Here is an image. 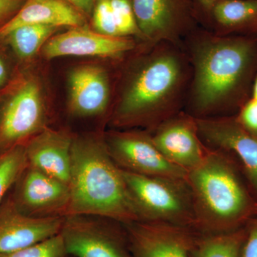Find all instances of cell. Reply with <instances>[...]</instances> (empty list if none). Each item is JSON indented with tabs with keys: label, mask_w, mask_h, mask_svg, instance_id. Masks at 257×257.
Listing matches in <instances>:
<instances>
[{
	"label": "cell",
	"mask_w": 257,
	"mask_h": 257,
	"mask_svg": "<svg viewBox=\"0 0 257 257\" xmlns=\"http://www.w3.org/2000/svg\"><path fill=\"white\" fill-rule=\"evenodd\" d=\"M110 95L109 76L101 67L82 66L69 74V108L75 116L103 114L109 106Z\"/></svg>",
	"instance_id": "obj_17"
},
{
	"label": "cell",
	"mask_w": 257,
	"mask_h": 257,
	"mask_svg": "<svg viewBox=\"0 0 257 257\" xmlns=\"http://www.w3.org/2000/svg\"><path fill=\"white\" fill-rule=\"evenodd\" d=\"M121 172L141 221L165 223L194 229V206L187 179L140 175L122 170Z\"/></svg>",
	"instance_id": "obj_5"
},
{
	"label": "cell",
	"mask_w": 257,
	"mask_h": 257,
	"mask_svg": "<svg viewBox=\"0 0 257 257\" xmlns=\"http://www.w3.org/2000/svg\"><path fill=\"white\" fill-rule=\"evenodd\" d=\"M182 46L192 67L184 111L197 119L237 114L251 97L257 35H219L199 27Z\"/></svg>",
	"instance_id": "obj_1"
},
{
	"label": "cell",
	"mask_w": 257,
	"mask_h": 257,
	"mask_svg": "<svg viewBox=\"0 0 257 257\" xmlns=\"http://www.w3.org/2000/svg\"><path fill=\"white\" fill-rule=\"evenodd\" d=\"M64 216L35 217L20 212L7 195L0 204V255L60 234Z\"/></svg>",
	"instance_id": "obj_14"
},
{
	"label": "cell",
	"mask_w": 257,
	"mask_h": 257,
	"mask_svg": "<svg viewBox=\"0 0 257 257\" xmlns=\"http://www.w3.org/2000/svg\"><path fill=\"white\" fill-rule=\"evenodd\" d=\"M144 42L183 45L200 27L192 0H131Z\"/></svg>",
	"instance_id": "obj_6"
},
{
	"label": "cell",
	"mask_w": 257,
	"mask_h": 257,
	"mask_svg": "<svg viewBox=\"0 0 257 257\" xmlns=\"http://www.w3.org/2000/svg\"><path fill=\"white\" fill-rule=\"evenodd\" d=\"M136 47V42L130 37L106 36L82 25L52 37L42 52L47 59L65 56L122 59Z\"/></svg>",
	"instance_id": "obj_13"
},
{
	"label": "cell",
	"mask_w": 257,
	"mask_h": 257,
	"mask_svg": "<svg viewBox=\"0 0 257 257\" xmlns=\"http://www.w3.org/2000/svg\"><path fill=\"white\" fill-rule=\"evenodd\" d=\"M115 20L121 37H137L144 42L134 13L131 0H110ZM145 43V42H144Z\"/></svg>",
	"instance_id": "obj_24"
},
{
	"label": "cell",
	"mask_w": 257,
	"mask_h": 257,
	"mask_svg": "<svg viewBox=\"0 0 257 257\" xmlns=\"http://www.w3.org/2000/svg\"><path fill=\"white\" fill-rule=\"evenodd\" d=\"M245 234L246 226L219 234L198 233L191 257H239Z\"/></svg>",
	"instance_id": "obj_20"
},
{
	"label": "cell",
	"mask_w": 257,
	"mask_h": 257,
	"mask_svg": "<svg viewBox=\"0 0 257 257\" xmlns=\"http://www.w3.org/2000/svg\"><path fill=\"white\" fill-rule=\"evenodd\" d=\"M46 111L37 83L28 81L0 111V153L30 139L45 128Z\"/></svg>",
	"instance_id": "obj_8"
},
{
	"label": "cell",
	"mask_w": 257,
	"mask_h": 257,
	"mask_svg": "<svg viewBox=\"0 0 257 257\" xmlns=\"http://www.w3.org/2000/svg\"><path fill=\"white\" fill-rule=\"evenodd\" d=\"M7 79V69L4 62L0 58V86L3 85Z\"/></svg>",
	"instance_id": "obj_31"
},
{
	"label": "cell",
	"mask_w": 257,
	"mask_h": 257,
	"mask_svg": "<svg viewBox=\"0 0 257 257\" xmlns=\"http://www.w3.org/2000/svg\"><path fill=\"white\" fill-rule=\"evenodd\" d=\"M150 133L165 158L187 172L200 165L209 152L199 136L196 118L184 111L166 120Z\"/></svg>",
	"instance_id": "obj_10"
},
{
	"label": "cell",
	"mask_w": 257,
	"mask_h": 257,
	"mask_svg": "<svg viewBox=\"0 0 257 257\" xmlns=\"http://www.w3.org/2000/svg\"><path fill=\"white\" fill-rule=\"evenodd\" d=\"M124 225L134 257H191L199 233L192 228L152 221Z\"/></svg>",
	"instance_id": "obj_12"
},
{
	"label": "cell",
	"mask_w": 257,
	"mask_h": 257,
	"mask_svg": "<svg viewBox=\"0 0 257 257\" xmlns=\"http://www.w3.org/2000/svg\"><path fill=\"white\" fill-rule=\"evenodd\" d=\"M251 97L257 99V72L255 76L254 81H253L252 92H251Z\"/></svg>",
	"instance_id": "obj_32"
},
{
	"label": "cell",
	"mask_w": 257,
	"mask_h": 257,
	"mask_svg": "<svg viewBox=\"0 0 257 257\" xmlns=\"http://www.w3.org/2000/svg\"><path fill=\"white\" fill-rule=\"evenodd\" d=\"M8 193L20 212L35 217L64 216L70 198L68 184L28 165Z\"/></svg>",
	"instance_id": "obj_9"
},
{
	"label": "cell",
	"mask_w": 257,
	"mask_h": 257,
	"mask_svg": "<svg viewBox=\"0 0 257 257\" xmlns=\"http://www.w3.org/2000/svg\"><path fill=\"white\" fill-rule=\"evenodd\" d=\"M195 224L200 234L229 232L257 216V197L236 157L209 148L205 159L189 171Z\"/></svg>",
	"instance_id": "obj_3"
},
{
	"label": "cell",
	"mask_w": 257,
	"mask_h": 257,
	"mask_svg": "<svg viewBox=\"0 0 257 257\" xmlns=\"http://www.w3.org/2000/svg\"><path fill=\"white\" fill-rule=\"evenodd\" d=\"M22 0H0V19L18 9Z\"/></svg>",
	"instance_id": "obj_30"
},
{
	"label": "cell",
	"mask_w": 257,
	"mask_h": 257,
	"mask_svg": "<svg viewBox=\"0 0 257 257\" xmlns=\"http://www.w3.org/2000/svg\"><path fill=\"white\" fill-rule=\"evenodd\" d=\"M60 234L68 255L75 257H128L116 236L85 216H64Z\"/></svg>",
	"instance_id": "obj_15"
},
{
	"label": "cell",
	"mask_w": 257,
	"mask_h": 257,
	"mask_svg": "<svg viewBox=\"0 0 257 257\" xmlns=\"http://www.w3.org/2000/svg\"><path fill=\"white\" fill-rule=\"evenodd\" d=\"M204 29L219 35H257V0H219Z\"/></svg>",
	"instance_id": "obj_19"
},
{
	"label": "cell",
	"mask_w": 257,
	"mask_h": 257,
	"mask_svg": "<svg viewBox=\"0 0 257 257\" xmlns=\"http://www.w3.org/2000/svg\"><path fill=\"white\" fill-rule=\"evenodd\" d=\"M73 140L67 132L44 128L25 145L28 165L69 185Z\"/></svg>",
	"instance_id": "obj_16"
},
{
	"label": "cell",
	"mask_w": 257,
	"mask_h": 257,
	"mask_svg": "<svg viewBox=\"0 0 257 257\" xmlns=\"http://www.w3.org/2000/svg\"><path fill=\"white\" fill-rule=\"evenodd\" d=\"M196 121L203 143L236 157L257 197V137L246 132L234 116L196 118Z\"/></svg>",
	"instance_id": "obj_11"
},
{
	"label": "cell",
	"mask_w": 257,
	"mask_h": 257,
	"mask_svg": "<svg viewBox=\"0 0 257 257\" xmlns=\"http://www.w3.org/2000/svg\"><path fill=\"white\" fill-rule=\"evenodd\" d=\"M218 1L219 0H192L198 22L202 28H205L211 11Z\"/></svg>",
	"instance_id": "obj_28"
},
{
	"label": "cell",
	"mask_w": 257,
	"mask_h": 257,
	"mask_svg": "<svg viewBox=\"0 0 257 257\" xmlns=\"http://www.w3.org/2000/svg\"><path fill=\"white\" fill-rule=\"evenodd\" d=\"M57 28L49 25H24L15 29L6 38L17 55L22 59H29L37 53Z\"/></svg>",
	"instance_id": "obj_21"
},
{
	"label": "cell",
	"mask_w": 257,
	"mask_h": 257,
	"mask_svg": "<svg viewBox=\"0 0 257 257\" xmlns=\"http://www.w3.org/2000/svg\"><path fill=\"white\" fill-rule=\"evenodd\" d=\"M63 238L60 234L28 247L0 255V257H67Z\"/></svg>",
	"instance_id": "obj_23"
},
{
	"label": "cell",
	"mask_w": 257,
	"mask_h": 257,
	"mask_svg": "<svg viewBox=\"0 0 257 257\" xmlns=\"http://www.w3.org/2000/svg\"><path fill=\"white\" fill-rule=\"evenodd\" d=\"M146 53L128 72L112 113L117 127L145 126L148 131L184 111L192 67L183 46L147 44Z\"/></svg>",
	"instance_id": "obj_2"
},
{
	"label": "cell",
	"mask_w": 257,
	"mask_h": 257,
	"mask_svg": "<svg viewBox=\"0 0 257 257\" xmlns=\"http://www.w3.org/2000/svg\"><path fill=\"white\" fill-rule=\"evenodd\" d=\"M93 25L96 31L113 37L120 36L110 0H96L93 9Z\"/></svg>",
	"instance_id": "obj_25"
},
{
	"label": "cell",
	"mask_w": 257,
	"mask_h": 257,
	"mask_svg": "<svg viewBox=\"0 0 257 257\" xmlns=\"http://www.w3.org/2000/svg\"><path fill=\"white\" fill-rule=\"evenodd\" d=\"M234 116L246 132L257 137V99L250 98Z\"/></svg>",
	"instance_id": "obj_26"
},
{
	"label": "cell",
	"mask_w": 257,
	"mask_h": 257,
	"mask_svg": "<svg viewBox=\"0 0 257 257\" xmlns=\"http://www.w3.org/2000/svg\"><path fill=\"white\" fill-rule=\"evenodd\" d=\"M104 140L109 155L121 170L140 175L187 179L188 172L165 158L148 130L114 132Z\"/></svg>",
	"instance_id": "obj_7"
},
{
	"label": "cell",
	"mask_w": 257,
	"mask_h": 257,
	"mask_svg": "<svg viewBox=\"0 0 257 257\" xmlns=\"http://www.w3.org/2000/svg\"><path fill=\"white\" fill-rule=\"evenodd\" d=\"M81 13L89 15L92 13L96 0H65Z\"/></svg>",
	"instance_id": "obj_29"
},
{
	"label": "cell",
	"mask_w": 257,
	"mask_h": 257,
	"mask_svg": "<svg viewBox=\"0 0 257 257\" xmlns=\"http://www.w3.org/2000/svg\"><path fill=\"white\" fill-rule=\"evenodd\" d=\"M239 257H257V216L246 226V234Z\"/></svg>",
	"instance_id": "obj_27"
},
{
	"label": "cell",
	"mask_w": 257,
	"mask_h": 257,
	"mask_svg": "<svg viewBox=\"0 0 257 257\" xmlns=\"http://www.w3.org/2000/svg\"><path fill=\"white\" fill-rule=\"evenodd\" d=\"M82 13L65 0H27L18 14L0 28V38L28 25L71 28L84 25Z\"/></svg>",
	"instance_id": "obj_18"
},
{
	"label": "cell",
	"mask_w": 257,
	"mask_h": 257,
	"mask_svg": "<svg viewBox=\"0 0 257 257\" xmlns=\"http://www.w3.org/2000/svg\"><path fill=\"white\" fill-rule=\"evenodd\" d=\"M28 166L25 145L0 153V204Z\"/></svg>",
	"instance_id": "obj_22"
},
{
	"label": "cell",
	"mask_w": 257,
	"mask_h": 257,
	"mask_svg": "<svg viewBox=\"0 0 257 257\" xmlns=\"http://www.w3.org/2000/svg\"><path fill=\"white\" fill-rule=\"evenodd\" d=\"M66 216H98L126 224L141 221L104 138H74Z\"/></svg>",
	"instance_id": "obj_4"
}]
</instances>
